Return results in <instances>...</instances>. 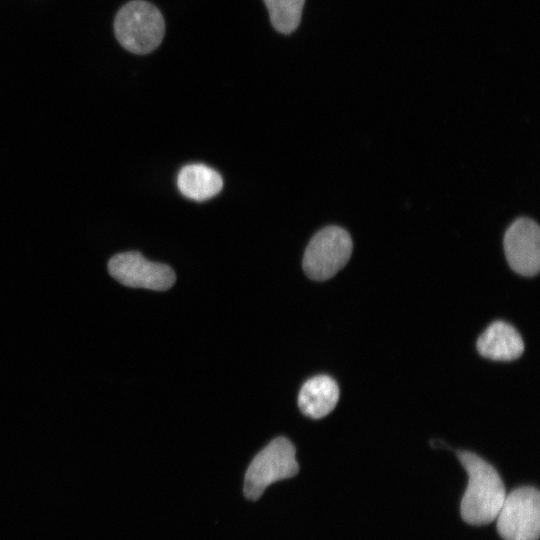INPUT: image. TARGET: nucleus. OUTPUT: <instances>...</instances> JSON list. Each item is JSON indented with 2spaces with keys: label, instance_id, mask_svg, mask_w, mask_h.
Instances as JSON below:
<instances>
[{
  "label": "nucleus",
  "instance_id": "nucleus-7",
  "mask_svg": "<svg viewBox=\"0 0 540 540\" xmlns=\"http://www.w3.org/2000/svg\"><path fill=\"white\" fill-rule=\"evenodd\" d=\"M506 260L519 275L532 277L540 269V228L527 217L517 218L506 230L503 239Z\"/></svg>",
  "mask_w": 540,
  "mask_h": 540
},
{
  "label": "nucleus",
  "instance_id": "nucleus-9",
  "mask_svg": "<svg viewBox=\"0 0 540 540\" xmlns=\"http://www.w3.org/2000/svg\"><path fill=\"white\" fill-rule=\"evenodd\" d=\"M339 388L335 380L327 375H318L307 380L298 395L301 412L313 419L323 418L336 406Z\"/></svg>",
  "mask_w": 540,
  "mask_h": 540
},
{
  "label": "nucleus",
  "instance_id": "nucleus-10",
  "mask_svg": "<svg viewBox=\"0 0 540 540\" xmlns=\"http://www.w3.org/2000/svg\"><path fill=\"white\" fill-rule=\"evenodd\" d=\"M177 185L187 198L204 201L221 191L223 180L217 171L204 164H189L180 170Z\"/></svg>",
  "mask_w": 540,
  "mask_h": 540
},
{
  "label": "nucleus",
  "instance_id": "nucleus-4",
  "mask_svg": "<svg viewBox=\"0 0 540 540\" xmlns=\"http://www.w3.org/2000/svg\"><path fill=\"white\" fill-rule=\"evenodd\" d=\"M352 250L353 242L347 230L335 225L324 227L306 247L303 270L312 280H328L347 264Z\"/></svg>",
  "mask_w": 540,
  "mask_h": 540
},
{
  "label": "nucleus",
  "instance_id": "nucleus-5",
  "mask_svg": "<svg viewBox=\"0 0 540 540\" xmlns=\"http://www.w3.org/2000/svg\"><path fill=\"white\" fill-rule=\"evenodd\" d=\"M496 520L498 533L504 540H538L539 491L534 487H520L506 494Z\"/></svg>",
  "mask_w": 540,
  "mask_h": 540
},
{
  "label": "nucleus",
  "instance_id": "nucleus-2",
  "mask_svg": "<svg viewBox=\"0 0 540 540\" xmlns=\"http://www.w3.org/2000/svg\"><path fill=\"white\" fill-rule=\"evenodd\" d=\"M114 32L123 48L134 54H148L163 40L165 23L159 9L144 0H133L117 12Z\"/></svg>",
  "mask_w": 540,
  "mask_h": 540
},
{
  "label": "nucleus",
  "instance_id": "nucleus-3",
  "mask_svg": "<svg viewBox=\"0 0 540 540\" xmlns=\"http://www.w3.org/2000/svg\"><path fill=\"white\" fill-rule=\"evenodd\" d=\"M296 450L284 437L272 440L250 463L244 478V495L249 500L259 499L274 482L291 478L298 473Z\"/></svg>",
  "mask_w": 540,
  "mask_h": 540
},
{
  "label": "nucleus",
  "instance_id": "nucleus-1",
  "mask_svg": "<svg viewBox=\"0 0 540 540\" xmlns=\"http://www.w3.org/2000/svg\"><path fill=\"white\" fill-rule=\"evenodd\" d=\"M458 459L468 474V484L460 511L465 522L485 525L496 519L506 496L505 486L496 469L470 451H458Z\"/></svg>",
  "mask_w": 540,
  "mask_h": 540
},
{
  "label": "nucleus",
  "instance_id": "nucleus-6",
  "mask_svg": "<svg viewBox=\"0 0 540 540\" xmlns=\"http://www.w3.org/2000/svg\"><path fill=\"white\" fill-rule=\"evenodd\" d=\"M108 271L119 283L132 288L165 291L176 280L168 265L147 260L137 251L114 255L108 262Z\"/></svg>",
  "mask_w": 540,
  "mask_h": 540
},
{
  "label": "nucleus",
  "instance_id": "nucleus-8",
  "mask_svg": "<svg viewBox=\"0 0 540 540\" xmlns=\"http://www.w3.org/2000/svg\"><path fill=\"white\" fill-rule=\"evenodd\" d=\"M478 352L496 361H512L524 351V342L518 331L504 321L490 324L477 340Z\"/></svg>",
  "mask_w": 540,
  "mask_h": 540
},
{
  "label": "nucleus",
  "instance_id": "nucleus-11",
  "mask_svg": "<svg viewBox=\"0 0 540 540\" xmlns=\"http://www.w3.org/2000/svg\"><path fill=\"white\" fill-rule=\"evenodd\" d=\"M276 31L292 33L301 21L305 0H263Z\"/></svg>",
  "mask_w": 540,
  "mask_h": 540
}]
</instances>
